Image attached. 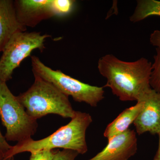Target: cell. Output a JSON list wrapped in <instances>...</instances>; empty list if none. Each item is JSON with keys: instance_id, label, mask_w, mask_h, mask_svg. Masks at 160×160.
<instances>
[{"instance_id": "1", "label": "cell", "mask_w": 160, "mask_h": 160, "mask_svg": "<svg viewBox=\"0 0 160 160\" xmlns=\"http://www.w3.org/2000/svg\"><path fill=\"white\" fill-rule=\"evenodd\" d=\"M152 64L142 58L133 62L119 59L112 54L100 58L98 69L106 78L104 87H109L121 101H136L150 89Z\"/></svg>"}, {"instance_id": "9", "label": "cell", "mask_w": 160, "mask_h": 160, "mask_svg": "<svg viewBox=\"0 0 160 160\" xmlns=\"http://www.w3.org/2000/svg\"><path fill=\"white\" fill-rule=\"evenodd\" d=\"M52 0H16L14 6L20 23L25 27H34L43 20L55 16Z\"/></svg>"}, {"instance_id": "6", "label": "cell", "mask_w": 160, "mask_h": 160, "mask_svg": "<svg viewBox=\"0 0 160 160\" xmlns=\"http://www.w3.org/2000/svg\"><path fill=\"white\" fill-rule=\"evenodd\" d=\"M49 35L39 32H17L12 37L4 47L0 58V80L6 82L11 80L15 69L31 55L35 49L42 51L44 43Z\"/></svg>"}, {"instance_id": "13", "label": "cell", "mask_w": 160, "mask_h": 160, "mask_svg": "<svg viewBox=\"0 0 160 160\" xmlns=\"http://www.w3.org/2000/svg\"><path fill=\"white\" fill-rule=\"evenodd\" d=\"M152 89L160 92V49L156 48L154 62L152 65V72L149 81Z\"/></svg>"}, {"instance_id": "19", "label": "cell", "mask_w": 160, "mask_h": 160, "mask_svg": "<svg viewBox=\"0 0 160 160\" xmlns=\"http://www.w3.org/2000/svg\"><path fill=\"white\" fill-rule=\"evenodd\" d=\"M159 137V142L158 149L156 154L153 160H160V132L158 134Z\"/></svg>"}, {"instance_id": "7", "label": "cell", "mask_w": 160, "mask_h": 160, "mask_svg": "<svg viewBox=\"0 0 160 160\" xmlns=\"http://www.w3.org/2000/svg\"><path fill=\"white\" fill-rule=\"evenodd\" d=\"M143 101L141 112L133 124L139 135L149 132L151 134L160 132V92L150 89L138 100Z\"/></svg>"}, {"instance_id": "18", "label": "cell", "mask_w": 160, "mask_h": 160, "mask_svg": "<svg viewBox=\"0 0 160 160\" xmlns=\"http://www.w3.org/2000/svg\"><path fill=\"white\" fill-rule=\"evenodd\" d=\"M149 40L152 46H156L157 48L160 49V30L153 31L150 35Z\"/></svg>"}, {"instance_id": "20", "label": "cell", "mask_w": 160, "mask_h": 160, "mask_svg": "<svg viewBox=\"0 0 160 160\" xmlns=\"http://www.w3.org/2000/svg\"><path fill=\"white\" fill-rule=\"evenodd\" d=\"M7 160H14V157H12L9 158Z\"/></svg>"}, {"instance_id": "14", "label": "cell", "mask_w": 160, "mask_h": 160, "mask_svg": "<svg viewBox=\"0 0 160 160\" xmlns=\"http://www.w3.org/2000/svg\"><path fill=\"white\" fill-rule=\"evenodd\" d=\"M75 3L72 0H52V8L55 16H64L71 13Z\"/></svg>"}, {"instance_id": "16", "label": "cell", "mask_w": 160, "mask_h": 160, "mask_svg": "<svg viewBox=\"0 0 160 160\" xmlns=\"http://www.w3.org/2000/svg\"><path fill=\"white\" fill-rule=\"evenodd\" d=\"M78 154L77 152L70 149H63L62 151L58 150L53 160H75Z\"/></svg>"}, {"instance_id": "4", "label": "cell", "mask_w": 160, "mask_h": 160, "mask_svg": "<svg viewBox=\"0 0 160 160\" xmlns=\"http://www.w3.org/2000/svg\"><path fill=\"white\" fill-rule=\"evenodd\" d=\"M0 117L6 128L5 138L10 142H23L31 138L37 129V120L28 114L25 108L0 80Z\"/></svg>"}, {"instance_id": "11", "label": "cell", "mask_w": 160, "mask_h": 160, "mask_svg": "<svg viewBox=\"0 0 160 160\" xmlns=\"http://www.w3.org/2000/svg\"><path fill=\"white\" fill-rule=\"evenodd\" d=\"M143 106V101L139 100L134 106L122 112L116 118L106 127L104 132V137L109 139L115 136L127 131L130 125L134 122L138 117Z\"/></svg>"}, {"instance_id": "8", "label": "cell", "mask_w": 160, "mask_h": 160, "mask_svg": "<svg viewBox=\"0 0 160 160\" xmlns=\"http://www.w3.org/2000/svg\"><path fill=\"white\" fill-rule=\"evenodd\" d=\"M137 149L136 133L128 129L108 139L106 147L88 160H128L135 154Z\"/></svg>"}, {"instance_id": "10", "label": "cell", "mask_w": 160, "mask_h": 160, "mask_svg": "<svg viewBox=\"0 0 160 160\" xmlns=\"http://www.w3.org/2000/svg\"><path fill=\"white\" fill-rule=\"evenodd\" d=\"M26 29L18 20L14 1L0 0V52L13 35Z\"/></svg>"}, {"instance_id": "5", "label": "cell", "mask_w": 160, "mask_h": 160, "mask_svg": "<svg viewBox=\"0 0 160 160\" xmlns=\"http://www.w3.org/2000/svg\"><path fill=\"white\" fill-rule=\"evenodd\" d=\"M31 64L34 76L51 83L64 94L71 96L76 102L96 107L104 98V87L91 86L65 74L61 70H53L35 56H31Z\"/></svg>"}, {"instance_id": "12", "label": "cell", "mask_w": 160, "mask_h": 160, "mask_svg": "<svg viewBox=\"0 0 160 160\" xmlns=\"http://www.w3.org/2000/svg\"><path fill=\"white\" fill-rule=\"evenodd\" d=\"M152 16L160 17V1L139 0L130 21L137 22Z\"/></svg>"}, {"instance_id": "3", "label": "cell", "mask_w": 160, "mask_h": 160, "mask_svg": "<svg viewBox=\"0 0 160 160\" xmlns=\"http://www.w3.org/2000/svg\"><path fill=\"white\" fill-rule=\"evenodd\" d=\"M34 82L25 92L17 97L30 116L37 120L49 114L72 118L76 111L69 97L51 83L34 76Z\"/></svg>"}, {"instance_id": "17", "label": "cell", "mask_w": 160, "mask_h": 160, "mask_svg": "<svg viewBox=\"0 0 160 160\" xmlns=\"http://www.w3.org/2000/svg\"><path fill=\"white\" fill-rule=\"evenodd\" d=\"M11 147L12 146L7 142L5 137L3 136L0 130V160H3L4 156Z\"/></svg>"}, {"instance_id": "2", "label": "cell", "mask_w": 160, "mask_h": 160, "mask_svg": "<svg viewBox=\"0 0 160 160\" xmlns=\"http://www.w3.org/2000/svg\"><path fill=\"white\" fill-rule=\"evenodd\" d=\"M92 121L89 113L76 111L75 115L68 124L62 126L49 136L39 140H34L31 138L12 146L3 160H7L22 152L31 153L57 148L70 149L77 152L79 154H84L88 150L86 131Z\"/></svg>"}, {"instance_id": "15", "label": "cell", "mask_w": 160, "mask_h": 160, "mask_svg": "<svg viewBox=\"0 0 160 160\" xmlns=\"http://www.w3.org/2000/svg\"><path fill=\"white\" fill-rule=\"evenodd\" d=\"M56 152L47 149L31 153L29 160H53Z\"/></svg>"}, {"instance_id": "21", "label": "cell", "mask_w": 160, "mask_h": 160, "mask_svg": "<svg viewBox=\"0 0 160 160\" xmlns=\"http://www.w3.org/2000/svg\"></svg>"}]
</instances>
